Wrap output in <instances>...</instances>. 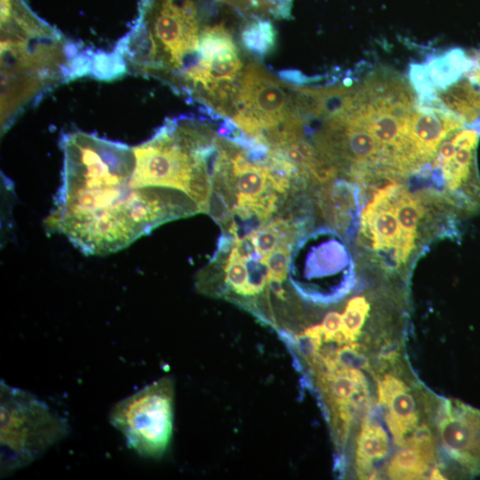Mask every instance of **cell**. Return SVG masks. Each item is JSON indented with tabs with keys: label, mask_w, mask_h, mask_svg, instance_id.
Listing matches in <instances>:
<instances>
[{
	"label": "cell",
	"mask_w": 480,
	"mask_h": 480,
	"mask_svg": "<svg viewBox=\"0 0 480 480\" xmlns=\"http://www.w3.org/2000/svg\"><path fill=\"white\" fill-rule=\"evenodd\" d=\"M240 36L244 47L260 59L270 53L276 45V30L268 20H255L248 23Z\"/></svg>",
	"instance_id": "obj_11"
},
{
	"label": "cell",
	"mask_w": 480,
	"mask_h": 480,
	"mask_svg": "<svg viewBox=\"0 0 480 480\" xmlns=\"http://www.w3.org/2000/svg\"><path fill=\"white\" fill-rule=\"evenodd\" d=\"M62 148V183L45 226L85 254L119 251L166 221L200 212L182 191L135 187L133 148L85 132L66 135Z\"/></svg>",
	"instance_id": "obj_1"
},
{
	"label": "cell",
	"mask_w": 480,
	"mask_h": 480,
	"mask_svg": "<svg viewBox=\"0 0 480 480\" xmlns=\"http://www.w3.org/2000/svg\"><path fill=\"white\" fill-rule=\"evenodd\" d=\"M278 76L283 82L293 84L298 86L315 81L317 78L308 76L297 69L280 70Z\"/></svg>",
	"instance_id": "obj_13"
},
{
	"label": "cell",
	"mask_w": 480,
	"mask_h": 480,
	"mask_svg": "<svg viewBox=\"0 0 480 480\" xmlns=\"http://www.w3.org/2000/svg\"><path fill=\"white\" fill-rule=\"evenodd\" d=\"M197 52L201 60L206 61L238 56L232 36L222 24L206 27L202 30Z\"/></svg>",
	"instance_id": "obj_10"
},
{
	"label": "cell",
	"mask_w": 480,
	"mask_h": 480,
	"mask_svg": "<svg viewBox=\"0 0 480 480\" xmlns=\"http://www.w3.org/2000/svg\"><path fill=\"white\" fill-rule=\"evenodd\" d=\"M421 107L444 112L472 127L480 121V86L468 71L451 84L437 91L431 100Z\"/></svg>",
	"instance_id": "obj_9"
},
{
	"label": "cell",
	"mask_w": 480,
	"mask_h": 480,
	"mask_svg": "<svg viewBox=\"0 0 480 480\" xmlns=\"http://www.w3.org/2000/svg\"><path fill=\"white\" fill-rule=\"evenodd\" d=\"M299 240L291 257L290 280L300 296L321 304L326 279L340 273L354 276L350 255L346 246L327 229H324V241H320V230Z\"/></svg>",
	"instance_id": "obj_6"
},
{
	"label": "cell",
	"mask_w": 480,
	"mask_h": 480,
	"mask_svg": "<svg viewBox=\"0 0 480 480\" xmlns=\"http://www.w3.org/2000/svg\"><path fill=\"white\" fill-rule=\"evenodd\" d=\"M173 396L172 379L163 377L117 402L109 421L139 455L158 459L172 435Z\"/></svg>",
	"instance_id": "obj_4"
},
{
	"label": "cell",
	"mask_w": 480,
	"mask_h": 480,
	"mask_svg": "<svg viewBox=\"0 0 480 480\" xmlns=\"http://www.w3.org/2000/svg\"><path fill=\"white\" fill-rule=\"evenodd\" d=\"M473 58L462 50L452 49L410 69L411 84L418 94V104L427 105L434 94L470 70Z\"/></svg>",
	"instance_id": "obj_8"
},
{
	"label": "cell",
	"mask_w": 480,
	"mask_h": 480,
	"mask_svg": "<svg viewBox=\"0 0 480 480\" xmlns=\"http://www.w3.org/2000/svg\"><path fill=\"white\" fill-rule=\"evenodd\" d=\"M69 433L68 421L34 394L0 384L1 476L27 467Z\"/></svg>",
	"instance_id": "obj_2"
},
{
	"label": "cell",
	"mask_w": 480,
	"mask_h": 480,
	"mask_svg": "<svg viewBox=\"0 0 480 480\" xmlns=\"http://www.w3.org/2000/svg\"><path fill=\"white\" fill-rule=\"evenodd\" d=\"M436 428L449 460L467 476H480V409L458 399L439 400Z\"/></svg>",
	"instance_id": "obj_7"
},
{
	"label": "cell",
	"mask_w": 480,
	"mask_h": 480,
	"mask_svg": "<svg viewBox=\"0 0 480 480\" xmlns=\"http://www.w3.org/2000/svg\"><path fill=\"white\" fill-rule=\"evenodd\" d=\"M479 133L471 127L458 130L445 138L431 162L439 168L445 198L462 219L480 212V178L476 150Z\"/></svg>",
	"instance_id": "obj_5"
},
{
	"label": "cell",
	"mask_w": 480,
	"mask_h": 480,
	"mask_svg": "<svg viewBox=\"0 0 480 480\" xmlns=\"http://www.w3.org/2000/svg\"><path fill=\"white\" fill-rule=\"evenodd\" d=\"M297 114L292 86L284 85L257 63H249L239 79L230 117L237 126L274 148Z\"/></svg>",
	"instance_id": "obj_3"
},
{
	"label": "cell",
	"mask_w": 480,
	"mask_h": 480,
	"mask_svg": "<svg viewBox=\"0 0 480 480\" xmlns=\"http://www.w3.org/2000/svg\"><path fill=\"white\" fill-rule=\"evenodd\" d=\"M293 244L280 245L268 255L264 256L268 268L269 287L274 284H281L289 272L291 252Z\"/></svg>",
	"instance_id": "obj_12"
}]
</instances>
